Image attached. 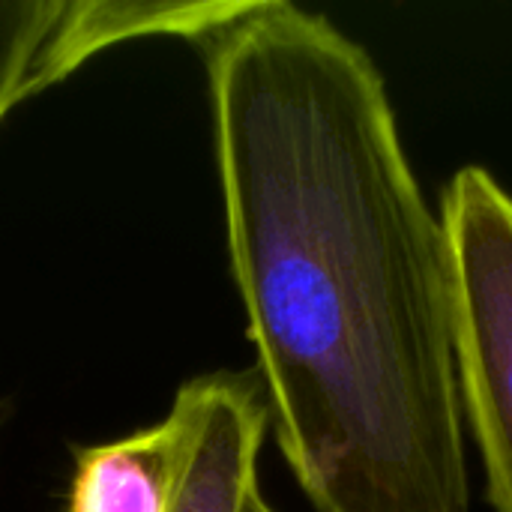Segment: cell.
Masks as SVG:
<instances>
[{
    "label": "cell",
    "instance_id": "obj_1",
    "mask_svg": "<svg viewBox=\"0 0 512 512\" xmlns=\"http://www.w3.org/2000/svg\"><path fill=\"white\" fill-rule=\"evenodd\" d=\"M231 276L276 447L315 512H468L441 213L372 51L249 0L201 39Z\"/></svg>",
    "mask_w": 512,
    "mask_h": 512
},
{
    "label": "cell",
    "instance_id": "obj_2",
    "mask_svg": "<svg viewBox=\"0 0 512 512\" xmlns=\"http://www.w3.org/2000/svg\"><path fill=\"white\" fill-rule=\"evenodd\" d=\"M453 276V348L465 432L492 512H512V192L462 165L441 195Z\"/></svg>",
    "mask_w": 512,
    "mask_h": 512
},
{
    "label": "cell",
    "instance_id": "obj_3",
    "mask_svg": "<svg viewBox=\"0 0 512 512\" xmlns=\"http://www.w3.org/2000/svg\"><path fill=\"white\" fill-rule=\"evenodd\" d=\"M180 423V468L171 512H246L270 435L267 396L255 372L186 381L171 405Z\"/></svg>",
    "mask_w": 512,
    "mask_h": 512
},
{
    "label": "cell",
    "instance_id": "obj_4",
    "mask_svg": "<svg viewBox=\"0 0 512 512\" xmlns=\"http://www.w3.org/2000/svg\"><path fill=\"white\" fill-rule=\"evenodd\" d=\"M246 6L249 0H63L42 57L39 93L111 45L144 36L201 42L246 12Z\"/></svg>",
    "mask_w": 512,
    "mask_h": 512
},
{
    "label": "cell",
    "instance_id": "obj_5",
    "mask_svg": "<svg viewBox=\"0 0 512 512\" xmlns=\"http://www.w3.org/2000/svg\"><path fill=\"white\" fill-rule=\"evenodd\" d=\"M180 423L168 417L123 441L78 450L66 512H171Z\"/></svg>",
    "mask_w": 512,
    "mask_h": 512
},
{
    "label": "cell",
    "instance_id": "obj_6",
    "mask_svg": "<svg viewBox=\"0 0 512 512\" xmlns=\"http://www.w3.org/2000/svg\"><path fill=\"white\" fill-rule=\"evenodd\" d=\"M63 0H0V123L39 93V69Z\"/></svg>",
    "mask_w": 512,
    "mask_h": 512
},
{
    "label": "cell",
    "instance_id": "obj_7",
    "mask_svg": "<svg viewBox=\"0 0 512 512\" xmlns=\"http://www.w3.org/2000/svg\"><path fill=\"white\" fill-rule=\"evenodd\" d=\"M246 512H276L267 501H264V495L261 492H255V498L249 501V507H246Z\"/></svg>",
    "mask_w": 512,
    "mask_h": 512
},
{
    "label": "cell",
    "instance_id": "obj_8",
    "mask_svg": "<svg viewBox=\"0 0 512 512\" xmlns=\"http://www.w3.org/2000/svg\"><path fill=\"white\" fill-rule=\"evenodd\" d=\"M6 423H9V405H6V402H0V438H3Z\"/></svg>",
    "mask_w": 512,
    "mask_h": 512
}]
</instances>
